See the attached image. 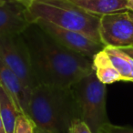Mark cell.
Returning <instances> with one entry per match:
<instances>
[{"instance_id":"1","label":"cell","mask_w":133,"mask_h":133,"mask_svg":"<svg viewBox=\"0 0 133 133\" xmlns=\"http://www.w3.org/2000/svg\"><path fill=\"white\" fill-rule=\"evenodd\" d=\"M39 85L69 89L92 72V60L63 46L33 23L22 34Z\"/></svg>"},{"instance_id":"2","label":"cell","mask_w":133,"mask_h":133,"mask_svg":"<svg viewBox=\"0 0 133 133\" xmlns=\"http://www.w3.org/2000/svg\"><path fill=\"white\" fill-rule=\"evenodd\" d=\"M26 115L36 127L52 133H69L73 120L80 118L71 88L41 84L32 90Z\"/></svg>"},{"instance_id":"3","label":"cell","mask_w":133,"mask_h":133,"mask_svg":"<svg viewBox=\"0 0 133 133\" xmlns=\"http://www.w3.org/2000/svg\"><path fill=\"white\" fill-rule=\"evenodd\" d=\"M28 12L33 23L38 19L48 21L60 28L81 32L102 44L100 17L87 12L72 0H37L28 8Z\"/></svg>"},{"instance_id":"4","label":"cell","mask_w":133,"mask_h":133,"mask_svg":"<svg viewBox=\"0 0 133 133\" xmlns=\"http://www.w3.org/2000/svg\"><path fill=\"white\" fill-rule=\"evenodd\" d=\"M106 86L98 79L93 70L71 87L80 119L89 126L92 133H102L110 123L106 108Z\"/></svg>"},{"instance_id":"5","label":"cell","mask_w":133,"mask_h":133,"mask_svg":"<svg viewBox=\"0 0 133 133\" xmlns=\"http://www.w3.org/2000/svg\"><path fill=\"white\" fill-rule=\"evenodd\" d=\"M0 59L31 91L39 85L22 35L0 36Z\"/></svg>"},{"instance_id":"6","label":"cell","mask_w":133,"mask_h":133,"mask_svg":"<svg viewBox=\"0 0 133 133\" xmlns=\"http://www.w3.org/2000/svg\"><path fill=\"white\" fill-rule=\"evenodd\" d=\"M99 35L104 46H133V15L125 10L100 17Z\"/></svg>"},{"instance_id":"7","label":"cell","mask_w":133,"mask_h":133,"mask_svg":"<svg viewBox=\"0 0 133 133\" xmlns=\"http://www.w3.org/2000/svg\"><path fill=\"white\" fill-rule=\"evenodd\" d=\"M34 23L63 46L91 60L98 52L105 48L103 44L96 42L81 32L60 28L41 19L36 20Z\"/></svg>"},{"instance_id":"8","label":"cell","mask_w":133,"mask_h":133,"mask_svg":"<svg viewBox=\"0 0 133 133\" xmlns=\"http://www.w3.org/2000/svg\"><path fill=\"white\" fill-rule=\"evenodd\" d=\"M32 24L28 9L19 1H0V36L21 35Z\"/></svg>"},{"instance_id":"9","label":"cell","mask_w":133,"mask_h":133,"mask_svg":"<svg viewBox=\"0 0 133 133\" xmlns=\"http://www.w3.org/2000/svg\"><path fill=\"white\" fill-rule=\"evenodd\" d=\"M0 84L12 97L19 111L23 114L28 112L32 91L21 79L0 59Z\"/></svg>"},{"instance_id":"10","label":"cell","mask_w":133,"mask_h":133,"mask_svg":"<svg viewBox=\"0 0 133 133\" xmlns=\"http://www.w3.org/2000/svg\"><path fill=\"white\" fill-rule=\"evenodd\" d=\"M73 2L92 15L102 17L116 12L125 11L128 0H72Z\"/></svg>"},{"instance_id":"11","label":"cell","mask_w":133,"mask_h":133,"mask_svg":"<svg viewBox=\"0 0 133 133\" xmlns=\"http://www.w3.org/2000/svg\"><path fill=\"white\" fill-rule=\"evenodd\" d=\"M92 65L95 74L101 83L109 85L115 82L122 81L121 76L113 66L109 55L104 48L93 57Z\"/></svg>"},{"instance_id":"12","label":"cell","mask_w":133,"mask_h":133,"mask_svg":"<svg viewBox=\"0 0 133 133\" xmlns=\"http://www.w3.org/2000/svg\"><path fill=\"white\" fill-rule=\"evenodd\" d=\"M20 114L12 97L0 84V116L6 133H14L16 121Z\"/></svg>"},{"instance_id":"13","label":"cell","mask_w":133,"mask_h":133,"mask_svg":"<svg viewBox=\"0 0 133 133\" xmlns=\"http://www.w3.org/2000/svg\"><path fill=\"white\" fill-rule=\"evenodd\" d=\"M104 50L107 52L112 62L115 69L118 70L122 78V81L131 80V66H130V57L125 53L123 50L118 48L112 46H105Z\"/></svg>"},{"instance_id":"14","label":"cell","mask_w":133,"mask_h":133,"mask_svg":"<svg viewBox=\"0 0 133 133\" xmlns=\"http://www.w3.org/2000/svg\"><path fill=\"white\" fill-rule=\"evenodd\" d=\"M36 125L26 114L21 113L17 118L14 133H34Z\"/></svg>"},{"instance_id":"15","label":"cell","mask_w":133,"mask_h":133,"mask_svg":"<svg viewBox=\"0 0 133 133\" xmlns=\"http://www.w3.org/2000/svg\"><path fill=\"white\" fill-rule=\"evenodd\" d=\"M69 133H92V131L85 122L80 118H76L71 123Z\"/></svg>"},{"instance_id":"16","label":"cell","mask_w":133,"mask_h":133,"mask_svg":"<svg viewBox=\"0 0 133 133\" xmlns=\"http://www.w3.org/2000/svg\"><path fill=\"white\" fill-rule=\"evenodd\" d=\"M102 133H133V128L129 126H118L109 123L106 126Z\"/></svg>"},{"instance_id":"17","label":"cell","mask_w":133,"mask_h":133,"mask_svg":"<svg viewBox=\"0 0 133 133\" xmlns=\"http://www.w3.org/2000/svg\"><path fill=\"white\" fill-rule=\"evenodd\" d=\"M17 1H19L23 6H25L28 9V8H29L30 6L34 4V3L37 2V0H17Z\"/></svg>"},{"instance_id":"18","label":"cell","mask_w":133,"mask_h":133,"mask_svg":"<svg viewBox=\"0 0 133 133\" xmlns=\"http://www.w3.org/2000/svg\"><path fill=\"white\" fill-rule=\"evenodd\" d=\"M121 50H123L127 55H129L130 57L133 58V46H129V48H120Z\"/></svg>"},{"instance_id":"19","label":"cell","mask_w":133,"mask_h":133,"mask_svg":"<svg viewBox=\"0 0 133 133\" xmlns=\"http://www.w3.org/2000/svg\"><path fill=\"white\" fill-rule=\"evenodd\" d=\"M127 10H129V11L133 15V0H129V1H128Z\"/></svg>"},{"instance_id":"20","label":"cell","mask_w":133,"mask_h":133,"mask_svg":"<svg viewBox=\"0 0 133 133\" xmlns=\"http://www.w3.org/2000/svg\"><path fill=\"white\" fill-rule=\"evenodd\" d=\"M34 133H52V132H49V131H48V130H45V129H39V128L36 127L35 130H34Z\"/></svg>"},{"instance_id":"21","label":"cell","mask_w":133,"mask_h":133,"mask_svg":"<svg viewBox=\"0 0 133 133\" xmlns=\"http://www.w3.org/2000/svg\"><path fill=\"white\" fill-rule=\"evenodd\" d=\"M0 133H6L4 127V124H3L2 118H1V116H0Z\"/></svg>"},{"instance_id":"22","label":"cell","mask_w":133,"mask_h":133,"mask_svg":"<svg viewBox=\"0 0 133 133\" xmlns=\"http://www.w3.org/2000/svg\"><path fill=\"white\" fill-rule=\"evenodd\" d=\"M128 1H129V0H128Z\"/></svg>"},{"instance_id":"23","label":"cell","mask_w":133,"mask_h":133,"mask_svg":"<svg viewBox=\"0 0 133 133\" xmlns=\"http://www.w3.org/2000/svg\"><path fill=\"white\" fill-rule=\"evenodd\" d=\"M0 1H1V0H0Z\"/></svg>"},{"instance_id":"24","label":"cell","mask_w":133,"mask_h":133,"mask_svg":"<svg viewBox=\"0 0 133 133\" xmlns=\"http://www.w3.org/2000/svg\"><path fill=\"white\" fill-rule=\"evenodd\" d=\"M132 82H133V81H132Z\"/></svg>"}]
</instances>
